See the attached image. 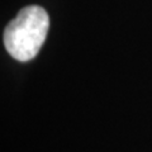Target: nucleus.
<instances>
[{
	"label": "nucleus",
	"instance_id": "nucleus-1",
	"mask_svg": "<svg viewBox=\"0 0 152 152\" xmlns=\"http://www.w3.org/2000/svg\"><path fill=\"white\" fill-rule=\"evenodd\" d=\"M48 27L50 18L43 8H23L4 31V46L17 61H31L43 46Z\"/></svg>",
	"mask_w": 152,
	"mask_h": 152
}]
</instances>
